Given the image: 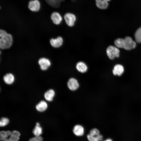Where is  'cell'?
I'll return each mask as SVG.
<instances>
[{
  "label": "cell",
  "mask_w": 141,
  "mask_h": 141,
  "mask_svg": "<svg viewBox=\"0 0 141 141\" xmlns=\"http://www.w3.org/2000/svg\"><path fill=\"white\" fill-rule=\"evenodd\" d=\"M114 44L118 48L130 50L135 48L136 42L130 37L127 36L124 39L118 38L114 41Z\"/></svg>",
  "instance_id": "1"
},
{
  "label": "cell",
  "mask_w": 141,
  "mask_h": 141,
  "mask_svg": "<svg viewBox=\"0 0 141 141\" xmlns=\"http://www.w3.org/2000/svg\"><path fill=\"white\" fill-rule=\"evenodd\" d=\"M0 48L5 50L10 48L13 43L12 35L3 30H0Z\"/></svg>",
  "instance_id": "2"
},
{
  "label": "cell",
  "mask_w": 141,
  "mask_h": 141,
  "mask_svg": "<svg viewBox=\"0 0 141 141\" xmlns=\"http://www.w3.org/2000/svg\"><path fill=\"white\" fill-rule=\"evenodd\" d=\"M89 141H101L103 140V136L100 134L99 130L96 128L90 130L87 136Z\"/></svg>",
  "instance_id": "3"
},
{
  "label": "cell",
  "mask_w": 141,
  "mask_h": 141,
  "mask_svg": "<svg viewBox=\"0 0 141 141\" xmlns=\"http://www.w3.org/2000/svg\"><path fill=\"white\" fill-rule=\"evenodd\" d=\"M106 52L108 57L111 59L113 60L115 57H118L119 56L120 50L115 46H110L107 49Z\"/></svg>",
  "instance_id": "4"
},
{
  "label": "cell",
  "mask_w": 141,
  "mask_h": 141,
  "mask_svg": "<svg viewBox=\"0 0 141 141\" xmlns=\"http://www.w3.org/2000/svg\"><path fill=\"white\" fill-rule=\"evenodd\" d=\"M63 17L66 24L69 27H72L74 25L77 19L75 15L70 12L65 13Z\"/></svg>",
  "instance_id": "5"
},
{
  "label": "cell",
  "mask_w": 141,
  "mask_h": 141,
  "mask_svg": "<svg viewBox=\"0 0 141 141\" xmlns=\"http://www.w3.org/2000/svg\"><path fill=\"white\" fill-rule=\"evenodd\" d=\"M38 63L40 69L43 71L47 70L51 65L50 61L48 59L44 57L39 58Z\"/></svg>",
  "instance_id": "6"
},
{
  "label": "cell",
  "mask_w": 141,
  "mask_h": 141,
  "mask_svg": "<svg viewBox=\"0 0 141 141\" xmlns=\"http://www.w3.org/2000/svg\"><path fill=\"white\" fill-rule=\"evenodd\" d=\"M67 85L70 90L72 91H74L78 89L79 86V84L76 79L74 78H71L68 81Z\"/></svg>",
  "instance_id": "7"
},
{
  "label": "cell",
  "mask_w": 141,
  "mask_h": 141,
  "mask_svg": "<svg viewBox=\"0 0 141 141\" xmlns=\"http://www.w3.org/2000/svg\"><path fill=\"white\" fill-rule=\"evenodd\" d=\"M28 8L31 11L33 12L38 11L40 8V4L38 0H33L29 2Z\"/></svg>",
  "instance_id": "8"
},
{
  "label": "cell",
  "mask_w": 141,
  "mask_h": 141,
  "mask_svg": "<svg viewBox=\"0 0 141 141\" xmlns=\"http://www.w3.org/2000/svg\"><path fill=\"white\" fill-rule=\"evenodd\" d=\"M51 19L55 24L58 25L62 22L63 18L59 13L54 12L52 13L51 16Z\"/></svg>",
  "instance_id": "9"
},
{
  "label": "cell",
  "mask_w": 141,
  "mask_h": 141,
  "mask_svg": "<svg viewBox=\"0 0 141 141\" xmlns=\"http://www.w3.org/2000/svg\"><path fill=\"white\" fill-rule=\"evenodd\" d=\"M51 45L54 48H58L62 45L63 40L61 37H58L56 38H51L50 41Z\"/></svg>",
  "instance_id": "10"
},
{
  "label": "cell",
  "mask_w": 141,
  "mask_h": 141,
  "mask_svg": "<svg viewBox=\"0 0 141 141\" xmlns=\"http://www.w3.org/2000/svg\"><path fill=\"white\" fill-rule=\"evenodd\" d=\"M20 134L19 132L16 130L11 132L8 138L5 141H18L19 139Z\"/></svg>",
  "instance_id": "11"
},
{
  "label": "cell",
  "mask_w": 141,
  "mask_h": 141,
  "mask_svg": "<svg viewBox=\"0 0 141 141\" xmlns=\"http://www.w3.org/2000/svg\"><path fill=\"white\" fill-rule=\"evenodd\" d=\"M73 132L74 134L77 136H82L84 134V129L81 125H77L74 127Z\"/></svg>",
  "instance_id": "12"
},
{
  "label": "cell",
  "mask_w": 141,
  "mask_h": 141,
  "mask_svg": "<svg viewBox=\"0 0 141 141\" xmlns=\"http://www.w3.org/2000/svg\"><path fill=\"white\" fill-rule=\"evenodd\" d=\"M96 6L98 8L101 10L107 9L108 7V2L104 0H95Z\"/></svg>",
  "instance_id": "13"
},
{
  "label": "cell",
  "mask_w": 141,
  "mask_h": 141,
  "mask_svg": "<svg viewBox=\"0 0 141 141\" xmlns=\"http://www.w3.org/2000/svg\"><path fill=\"white\" fill-rule=\"evenodd\" d=\"M124 69L122 66L120 64L116 65L114 67L113 73L115 75L121 76L123 73Z\"/></svg>",
  "instance_id": "14"
},
{
  "label": "cell",
  "mask_w": 141,
  "mask_h": 141,
  "mask_svg": "<svg viewBox=\"0 0 141 141\" xmlns=\"http://www.w3.org/2000/svg\"><path fill=\"white\" fill-rule=\"evenodd\" d=\"M3 80L6 84L11 85L14 82L15 80V77L12 73H8L4 76Z\"/></svg>",
  "instance_id": "15"
},
{
  "label": "cell",
  "mask_w": 141,
  "mask_h": 141,
  "mask_svg": "<svg viewBox=\"0 0 141 141\" xmlns=\"http://www.w3.org/2000/svg\"><path fill=\"white\" fill-rule=\"evenodd\" d=\"M48 107L47 103L45 101H41L36 105V109L38 111L43 112L45 111Z\"/></svg>",
  "instance_id": "16"
},
{
  "label": "cell",
  "mask_w": 141,
  "mask_h": 141,
  "mask_svg": "<svg viewBox=\"0 0 141 141\" xmlns=\"http://www.w3.org/2000/svg\"><path fill=\"white\" fill-rule=\"evenodd\" d=\"M55 95V91L52 89H50L44 93V96L45 99L49 102L52 101Z\"/></svg>",
  "instance_id": "17"
},
{
  "label": "cell",
  "mask_w": 141,
  "mask_h": 141,
  "mask_svg": "<svg viewBox=\"0 0 141 141\" xmlns=\"http://www.w3.org/2000/svg\"><path fill=\"white\" fill-rule=\"evenodd\" d=\"M76 68L78 71L81 73L86 72L88 68L86 64L81 61L77 63Z\"/></svg>",
  "instance_id": "18"
},
{
  "label": "cell",
  "mask_w": 141,
  "mask_h": 141,
  "mask_svg": "<svg viewBox=\"0 0 141 141\" xmlns=\"http://www.w3.org/2000/svg\"><path fill=\"white\" fill-rule=\"evenodd\" d=\"M33 133L36 136H40L42 133V128L38 122H37L34 128L33 131Z\"/></svg>",
  "instance_id": "19"
},
{
  "label": "cell",
  "mask_w": 141,
  "mask_h": 141,
  "mask_svg": "<svg viewBox=\"0 0 141 141\" xmlns=\"http://www.w3.org/2000/svg\"><path fill=\"white\" fill-rule=\"evenodd\" d=\"M11 133L9 131H2L0 132V140L5 141L10 136Z\"/></svg>",
  "instance_id": "20"
},
{
  "label": "cell",
  "mask_w": 141,
  "mask_h": 141,
  "mask_svg": "<svg viewBox=\"0 0 141 141\" xmlns=\"http://www.w3.org/2000/svg\"><path fill=\"white\" fill-rule=\"evenodd\" d=\"M136 41L138 43H141V27L136 31L134 34Z\"/></svg>",
  "instance_id": "21"
},
{
  "label": "cell",
  "mask_w": 141,
  "mask_h": 141,
  "mask_svg": "<svg viewBox=\"0 0 141 141\" xmlns=\"http://www.w3.org/2000/svg\"><path fill=\"white\" fill-rule=\"evenodd\" d=\"M8 119L5 117L2 118L0 120V126L4 127L7 125L9 123Z\"/></svg>",
  "instance_id": "22"
},
{
  "label": "cell",
  "mask_w": 141,
  "mask_h": 141,
  "mask_svg": "<svg viewBox=\"0 0 141 141\" xmlns=\"http://www.w3.org/2000/svg\"><path fill=\"white\" fill-rule=\"evenodd\" d=\"M43 138L41 136H35L30 138L29 141H42Z\"/></svg>",
  "instance_id": "23"
},
{
  "label": "cell",
  "mask_w": 141,
  "mask_h": 141,
  "mask_svg": "<svg viewBox=\"0 0 141 141\" xmlns=\"http://www.w3.org/2000/svg\"><path fill=\"white\" fill-rule=\"evenodd\" d=\"M104 141H113L112 140L110 139H108Z\"/></svg>",
  "instance_id": "24"
},
{
  "label": "cell",
  "mask_w": 141,
  "mask_h": 141,
  "mask_svg": "<svg viewBox=\"0 0 141 141\" xmlns=\"http://www.w3.org/2000/svg\"><path fill=\"white\" fill-rule=\"evenodd\" d=\"M105 0V1H106L108 2H109V1L110 0Z\"/></svg>",
  "instance_id": "25"
}]
</instances>
